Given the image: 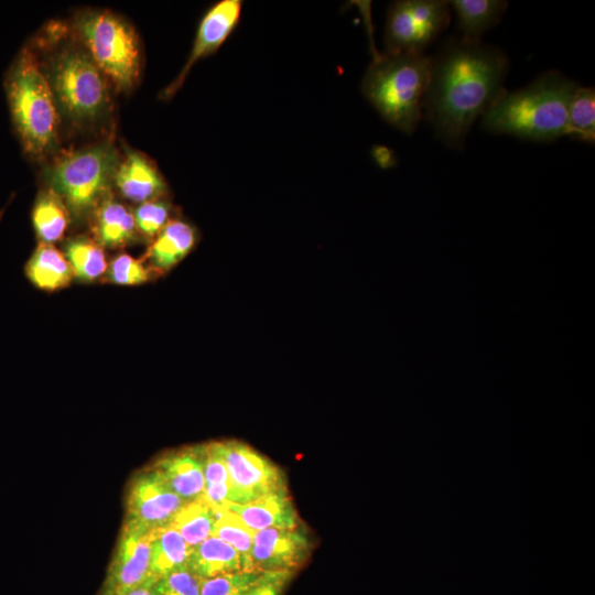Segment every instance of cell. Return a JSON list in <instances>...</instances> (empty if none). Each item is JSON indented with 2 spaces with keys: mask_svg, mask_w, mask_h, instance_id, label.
I'll return each instance as SVG.
<instances>
[{
  "mask_svg": "<svg viewBox=\"0 0 595 595\" xmlns=\"http://www.w3.org/2000/svg\"><path fill=\"white\" fill-rule=\"evenodd\" d=\"M508 69L501 50L462 37L451 39L431 57L422 110L447 147L464 145L474 121L505 90Z\"/></svg>",
  "mask_w": 595,
  "mask_h": 595,
  "instance_id": "obj_1",
  "label": "cell"
},
{
  "mask_svg": "<svg viewBox=\"0 0 595 595\" xmlns=\"http://www.w3.org/2000/svg\"><path fill=\"white\" fill-rule=\"evenodd\" d=\"M578 85L550 71L526 87L506 89L483 115V128L531 141L565 136L569 108Z\"/></svg>",
  "mask_w": 595,
  "mask_h": 595,
  "instance_id": "obj_2",
  "label": "cell"
},
{
  "mask_svg": "<svg viewBox=\"0 0 595 595\" xmlns=\"http://www.w3.org/2000/svg\"><path fill=\"white\" fill-rule=\"evenodd\" d=\"M431 57L425 54H378L368 66L361 91L392 127L411 134L422 118Z\"/></svg>",
  "mask_w": 595,
  "mask_h": 595,
  "instance_id": "obj_3",
  "label": "cell"
},
{
  "mask_svg": "<svg viewBox=\"0 0 595 595\" xmlns=\"http://www.w3.org/2000/svg\"><path fill=\"white\" fill-rule=\"evenodd\" d=\"M7 95L14 128L24 150L42 155L52 150L58 136L56 99L35 54L25 48L7 80Z\"/></svg>",
  "mask_w": 595,
  "mask_h": 595,
  "instance_id": "obj_4",
  "label": "cell"
},
{
  "mask_svg": "<svg viewBox=\"0 0 595 595\" xmlns=\"http://www.w3.org/2000/svg\"><path fill=\"white\" fill-rule=\"evenodd\" d=\"M117 167L115 150L100 144L61 158L50 169L48 182L69 213L84 217L108 196Z\"/></svg>",
  "mask_w": 595,
  "mask_h": 595,
  "instance_id": "obj_5",
  "label": "cell"
},
{
  "mask_svg": "<svg viewBox=\"0 0 595 595\" xmlns=\"http://www.w3.org/2000/svg\"><path fill=\"white\" fill-rule=\"evenodd\" d=\"M77 32L98 68L122 87L133 85L140 73V46L133 29L107 11L79 15Z\"/></svg>",
  "mask_w": 595,
  "mask_h": 595,
  "instance_id": "obj_6",
  "label": "cell"
},
{
  "mask_svg": "<svg viewBox=\"0 0 595 595\" xmlns=\"http://www.w3.org/2000/svg\"><path fill=\"white\" fill-rule=\"evenodd\" d=\"M63 110L73 119L91 120L107 102L101 71L87 51L68 47L55 56L48 80Z\"/></svg>",
  "mask_w": 595,
  "mask_h": 595,
  "instance_id": "obj_7",
  "label": "cell"
},
{
  "mask_svg": "<svg viewBox=\"0 0 595 595\" xmlns=\"http://www.w3.org/2000/svg\"><path fill=\"white\" fill-rule=\"evenodd\" d=\"M450 4L444 0H401L387 14L385 47L388 54H424L447 26Z\"/></svg>",
  "mask_w": 595,
  "mask_h": 595,
  "instance_id": "obj_8",
  "label": "cell"
},
{
  "mask_svg": "<svg viewBox=\"0 0 595 595\" xmlns=\"http://www.w3.org/2000/svg\"><path fill=\"white\" fill-rule=\"evenodd\" d=\"M232 493V504H247L286 489L281 470L256 450L239 441L219 442Z\"/></svg>",
  "mask_w": 595,
  "mask_h": 595,
  "instance_id": "obj_9",
  "label": "cell"
},
{
  "mask_svg": "<svg viewBox=\"0 0 595 595\" xmlns=\"http://www.w3.org/2000/svg\"><path fill=\"white\" fill-rule=\"evenodd\" d=\"M151 529L126 520L101 595H113L151 580Z\"/></svg>",
  "mask_w": 595,
  "mask_h": 595,
  "instance_id": "obj_10",
  "label": "cell"
},
{
  "mask_svg": "<svg viewBox=\"0 0 595 595\" xmlns=\"http://www.w3.org/2000/svg\"><path fill=\"white\" fill-rule=\"evenodd\" d=\"M184 504L158 472L150 468L138 474L130 485L127 521L145 529L158 528L171 522Z\"/></svg>",
  "mask_w": 595,
  "mask_h": 595,
  "instance_id": "obj_11",
  "label": "cell"
},
{
  "mask_svg": "<svg viewBox=\"0 0 595 595\" xmlns=\"http://www.w3.org/2000/svg\"><path fill=\"white\" fill-rule=\"evenodd\" d=\"M242 10L240 0H221L202 18L192 51L176 78L162 91L164 99L173 97L199 60L216 52L237 26Z\"/></svg>",
  "mask_w": 595,
  "mask_h": 595,
  "instance_id": "obj_12",
  "label": "cell"
},
{
  "mask_svg": "<svg viewBox=\"0 0 595 595\" xmlns=\"http://www.w3.org/2000/svg\"><path fill=\"white\" fill-rule=\"evenodd\" d=\"M306 536L298 528H267L253 534L251 565L259 572H294L309 554Z\"/></svg>",
  "mask_w": 595,
  "mask_h": 595,
  "instance_id": "obj_13",
  "label": "cell"
},
{
  "mask_svg": "<svg viewBox=\"0 0 595 595\" xmlns=\"http://www.w3.org/2000/svg\"><path fill=\"white\" fill-rule=\"evenodd\" d=\"M152 468L185 502L203 496L204 445L171 452L161 457Z\"/></svg>",
  "mask_w": 595,
  "mask_h": 595,
  "instance_id": "obj_14",
  "label": "cell"
},
{
  "mask_svg": "<svg viewBox=\"0 0 595 595\" xmlns=\"http://www.w3.org/2000/svg\"><path fill=\"white\" fill-rule=\"evenodd\" d=\"M197 240L198 234L192 224L173 218L151 241L142 260L154 275H163L194 249Z\"/></svg>",
  "mask_w": 595,
  "mask_h": 595,
  "instance_id": "obj_15",
  "label": "cell"
},
{
  "mask_svg": "<svg viewBox=\"0 0 595 595\" xmlns=\"http://www.w3.org/2000/svg\"><path fill=\"white\" fill-rule=\"evenodd\" d=\"M113 182L121 195L136 203L164 198L166 183L158 169L143 155L130 152L118 165Z\"/></svg>",
  "mask_w": 595,
  "mask_h": 595,
  "instance_id": "obj_16",
  "label": "cell"
},
{
  "mask_svg": "<svg viewBox=\"0 0 595 595\" xmlns=\"http://www.w3.org/2000/svg\"><path fill=\"white\" fill-rule=\"evenodd\" d=\"M224 506L255 531L267 528L294 529L299 524L286 489L263 495L247 504L228 502Z\"/></svg>",
  "mask_w": 595,
  "mask_h": 595,
  "instance_id": "obj_17",
  "label": "cell"
},
{
  "mask_svg": "<svg viewBox=\"0 0 595 595\" xmlns=\"http://www.w3.org/2000/svg\"><path fill=\"white\" fill-rule=\"evenodd\" d=\"M91 214V230L99 246L118 248L133 239V213L122 203L107 196Z\"/></svg>",
  "mask_w": 595,
  "mask_h": 595,
  "instance_id": "obj_18",
  "label": "cell"
},
{
  "mask_svg": "<svg viewBox=\"0 0 595 595\" xmlns=\"http://www.w3.org/2000/svg\"><path fill=\"white\" fill-rule=\"evenodd\" d=\"M25 274L35 288L46 292L67 288L75 278L64 252L45 242H40L28 260Z\"/></svg>",
  "mask_w": 595,
  "mask_h": 595,
  "instance_id": "obj_19",
  "label": "cell"
},
{
  "mask_svg": "<svg viewBox=\"0 0 595 595\" xmlns=\"http://www.w3.org/2000/svg\"><path fill=\"white\" fill-rule=\"evenodd\" d=\"M187 569L199 578L246 571L238 551L215 536L192 548Z\"/></svg>",
  "mask_w": 595,
  "mask_h": 595,
  "instance_id": "obj_20",
  "label": "cell"
},
{
  "mask_svg": "<svg viewBox=\"0 0 595 595\" xmlns=\"http://www.w3.org/2000/svg\"><path fill=\"white\" fill-rule=\"evenodd\" d=\"M150 573L158 580L173 571L187 567L190 548L171 522L151 529Z\"/></svg>",
  "mask_w": 595,
  "mask_h": 595,
  "instance_id": "obj_21",
  "label": "cell"
},
{
  "mask_svg": "<svg viewBox=\"0 0 595 595\" xmlns=\"http://www.w3.org/2000/svg\"><path fill=\"white\" fill-rule=\"evenodd\" d=\"M448 4L454 8L462 39L467 42H480L482 35L500 21L508 7L501 0H453Z\"/></svg>",
  "mask_w": 595,
  "mask_h": 595,
  "instance_id": "obj_22",
  "label": "cell"
},
{
  "mask_svg": "<svg viewBox=\"0 0 595 595\" xmlns=\"http://www.w3.org/2000/svg\"><path fill=\"white\" fill-rule=\"evenodd\" d=\"M32 223L40 242L53 245L64 236L69 223V210L52 188L37 197L32 209Z\"/></svg>",
  "mask_w": 595,
  "mask_h": 595,
  "instance_id": "obj_23",
  "label": "cell"
},
{
  "mask_svg": "<svg viewBox=\"0 0 595 595\" xmlns=\"http://www.w3.org/2000/svg\"><path fill=\"white\" fill-rule=\"evenodd\" d=\"M64 255L74 277L83 282L102 279L107 271L105 251L95 240L84 237L71 239L64 247Z\"/></svg>",
  "mask_w": 595,
  "mask_h": 595,
  "instance_id": "obj_24",
  "label": "cell"
},
{
  "mask_svg": "<svg viewBox=\"0 0 595 595\" xmlns=\"http://www.w3.org/2000/svg\"><path fill=\"white\" fill-rule=\"evenodd\" d=\"M190 548H194L212 536L214 510L199 497L185 502L171 520Z\"/></svg>",
  "mask_w": 595,
  "mask_h": 595,
  "instance_id": "obj_25",
  "label": "cell"
},
{
  "mask_svg": "<svg viewBox=\"0 0 595 595\" xmlns=\"http://www.w3.org/2000/svg\"><path fill=\"white\" fill-rule=\"evenodd\" d=\"M204 479L202 497L210 506L232 502L231 483L219 442L204 445Z\"/></svg>",
  "mask_w": 595,
  "mask_h": 595,
  "instance_id": "obj_26",
  "label": "cell"
},
{
  "mask_svg": "<svg viewBox=\"0 0 595 595\" xmlns=\"http://www.w3.org/2000/svg\"><path fill=\"white\" fill-rule=\"evenodd\" d=\"M214 510L213 533L223 541L230 544L240 554L246 571H256L251 565V548L255 530L250 529L231 510L225 506H212Z\"/></svg>",
  "mask_w": 595,
  "mask_h": 595,
  "instance_id": "obj_27",
  "label": "cell"
},
{
  "mask_svg": "<svg viewBox=\"0 0 595 595\" xmlns=\"http://www.w3.org/2000/svg\"><path fill=\"white\" fill-rule=\"evenodd\" d=\"M565 136L593 144L595 141V90L576 89L567 115Z\"/></svg>",
  "mask_w": 595,
  "mask_h": 595,
  "instance_id": "obj_28",
  "label": "cell"
},
{
  "mask_svg": "<svg viewBox=\"0 0 595 595\" xmlns=\"http://www.w3.org/2000/svg\"><path fill=\"white\" fill-rule=\"evenodd\" d=\"M173 207L165 198L139 204L133 212L136 228L152 241L172 218Z\"/></svg>",
  "mask_w": 595,
  "mask_h": 595,
  "instance_id": "obj_29",
  "label": "cell"
},
{
  "mask_svg": "<svg viewBox=\"0 0 595 595\" xmlns=\"http://www.w3.org/2000/svg\"><path fill=\"white\" fill-rule=\"evenodd\" d=\"M153 275L142 259L121 253L108 264L102 279L117 285H140L147 283Z\"/></svg>",
  "mask_w": 595,
  "mask_h": 595,
  "instance_id": "obj_30",
  "label": "cell"
},
{
  "mask_svg": "<svg viewBox=\"0 0 595 595\" xmlns=\"http://www.w3.org/2000/svg\"><path fill=\"white\" fill-rule=\"evenodd\" d=\"M262 572L240 571L202 578L199 595H245Z\"/></svg>",
  "mask_w": 595,
  "mask_h": 595,
  "instance_id": "obj_31",
  "label": "cell"
},
{
  "mask_svg": "<svg viewBox=\"0 0 595 595\" xmlns=\"http://www.w3.org/2000/svg\"><path fill=\"white\" fill-rule=\"evenodd\" d=\"M201 581L191 570L183 567L158 578L155 595H199Z\"/></svg>",
  "mask_w": 595,
  "mask_h": 595,
  "instance_id": "obj_32",
  "label": "cell"
},
{
  "mask_svg": "<svg viewBox=\"0 0 595 595\" xmlns=\"http://www.w3.org/2000/svg\"><path fill=\"white\" fill-rule=\"evenodd\" d=\"M293 572H262L245 595H281Z\"/></svg>",
  "mask_w": 595,
  "mask_h": 595,
  "instance_id": "obj_33",
  "label": "cell"
},
{
  "mask_svg": "<svg viewBox=\"0 0 595 595\" xmlns=\"http://www.w3.org/2000/svg\"><path fill=\"white\" fill-rule=\"evenodd\" d=\"M154 583H155V580L151 578L139 586H136L133 588H130V589H127V591H123L113 595H155Z\"/></svg>",
  "mask_w": 595,
  "mask_h": 595,
  "instance_id": "obj_34",
  "label": "cell"
}]
</instances>
